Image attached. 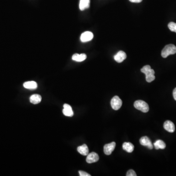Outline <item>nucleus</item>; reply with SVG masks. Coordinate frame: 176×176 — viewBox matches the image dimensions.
I'll return each instance as SVG.
<instances>
[{
  "mask_svg": "<svg viewBox=\"0 0 176 176\" xmlns=\"http://www.w3.org/2000/svg\"><path fill=\"white\" fill-rule=\"evenodd\" d=\"M79 175L80 176H90L91 175L90 174H88L86 172L83 171H79Z\"/></svg>",
  "mask_w": 176,
  "mask_h": 176,
  "instance_id": "nucleus-21",
  "label": "nucleus"
},
{
  "mask_svg": "<svg viewBox=\"0 0 176 176\" xmlns=\"http://www.w3.org/2000/svg\"><path fill=\"white\" fill-rule=\"evenodd\" d=\"M90 6V0H80L79 8L81 11L89 8Z\"/></svg>",
  "mask_w": 176,
  "mask_h": 176,
  "instance_id": "nucleus-14",
  "label": "nucleus"
},
{
  "mask_svg": "<svg viewBox=\"0 0 176 176\" xmlns=\"http://www.w3.org/2000/svg\"><path fill=\"white\" fill-rule=\"evenodd\" d=\"M64 109L63 110V114L67 117H72L73 116V112L72 108L69 104H65L63 106Z\"/></svg>",
  "mask_w": 176,
  "mask_h": 176,
  "instance_id": "nucleus-9",
  "label": "nucleus"
},
{
  "mask_svg": "<svg viewBox=\"0 0 176 176\" xmlns=\"http://www.w3.org/2000/svg\"><path fill=\"white\" fill-rule=\"evenodd\" d=\"M41 96L37 94L33 95L30 97V102L33 104H38L41 101Z\"/></svg>",
  "mask_w": 176,
  "mask_h": 176,
  "instance_id": "nucleus-16",
  "label": "nucleus"
},
{
  "mask_svg": "<svg viewBox=\"0 0 176 176\" xmlns=\"http://www.w3.org/2000/svg\"><path fill=\"white\" fill-rule=\"evenodd\" d=\"M123 149L128 153H132L134 151V146L131 142H124L123 145Z\"/></svg>",
  "mask_w": 176,
  "mask_h": 176,
  "instance_id": "nucleus-17",
  "label": "nucleus"
},
{
  "mask_svg": "<svg viewBox=\"0 0 176 176\" xmlns=\"http://www.w3.org/2000/svg\"><path fill=\"white\" fill-rule=\"evenodd\" d=\"M173 97H174L175 100L176 101V88H175V89H174V90H173Z\"/></svg>",
  "mask_w": 176,
  "mask_h": 176,
  "instance_id": "nucleus-23",
  "label": "nucleus"
},
{
  "mask_svg": "<svg viewBox=\"0 0 176 176\" xmlns=\"http://www.w3.org/2000/svg\"><path fill=\"white\" fill-rule=\"evenodd\" d=\"M141 72L146 76V80L147 82L150 83L155 79L154 70L151 69L149 65L145 66L141 69Z\"/></svg>",
  "mask_w": 176,
  "mask_h": 176,
  "instance_id": "nucleus-1",
  "label": "nucleus"
},
{
  "mask_svg": "<svg viewBox=\"0 0 176 176\" xmlns=\"http://www.w3.org/2000/svg\"><path fill=\"white\" fill-rule=\"evenodd\" d=\"M23 86L25 89L33 90L36 89L37 88V84L35 81H28V82H25Z\"/></svg>",
  "mask_w": 176,
  "mask_h": 176,
  "instance_id": "nucleus-12",
  "label": "nucleus"
},
{
  "mask_svg": "<svg viewBox=\"0 0 176 176\" xmlns=\"http://www.w3.org/2000/svg\"><path fill=\"white\" fill-rule=\"evenodd\" d=\"M176 53V47L173 44L166 45L162 49L161 56L163 58H166L169 55L174 54Z\"/></svg>",
  "mask_w": 176,
  "mask_h": 176,
  "instance_id": "nucleus-2",
  "label": "nucleus"
},
{
  "mask_svg": "<svg viewBox=\"0 0 176 176\" xmlns=\"http://www.w3.org/2000/svg\"><path fill=\"white\" fill-rule=\"evenodd\" d=\"M129 1L131 2H136V3H139L142 1V0H129Z\"/></svg>",
  "mask_w": 176,
  "mask_h": 176,
  "instance_id": "nucleus-22",
  "label": "nucleus"
},
{
  "mask_svg": "<svg viewBox=\"0 0 176 176\" xmlns=\"http://www.w3.org/2000/svg\"><path fill=\"white\" fill-rule=\"evenodd\" d=\"M168 28L171 31L176 32V23L174 22H170L168 25Z\"/></svg>",
  "mask_w": 176,
  "mask_h": 176,
  "instance_id": "nucleus-19",
  "label": "nucleus"
},
{
  "mask_svg": "<svg viewBox=\"0 0 176 176\" xmlns=\"http://www.w3.org/2000/svg\"><path fill=\"white\" fill-rule=\"evenodd\" d=\"M116 143L115 142L105 144L104 146V152L107 155H110L112 153L116 147Z\"/></svg>",
  "mask_w": 176,
  "mask_h": 176,
  "instance_id": "nucleus-5",
  "label": "nucleus"
},
{
  "mask_svg": "<svg viewBox=\"0 0 176 176\" xmlns=\"http://www.w3.org/2000/svg\"><path fill=\"white\" fill-rule=\"evenodd\" d=\"M164 127L166 130L169 132L170 133H173L175 131V125L170 120H167L165 122Z\"/></svg>",
  "mask_w": 176,
  "mask_h": 176,
  "instance_id": "nucleus-11",
  "label": "nucleus"
},
{
  "mask_svg": "<svg viewBox=\"0 0 176 176\" xmlns=\"http://www.w3.org/2000/svg\"><path fill=\"white\" fill-rule=\"evenodd\" d=\"M140 143L144 146H146L149 149H152L153 146L152 142L147 137H143L140 139Z\"/></svg>",
  "mask_w": 176,
  "mask_h": 176,
  "instance_id": "nucleus-8",
  "label": "nucleus"
},
{
  "mask_svg": "<svg viewBox=\"0 0 176 176\" xmlns=\"http://www.w3.org/2000/svg\"><path fill=\"white\" fill-rule=\"evenodd\" d=\"M126 176H136L137 174L133 170H130L128 171L127 172V174H126Z\"/></svg>",
  "mask_w": 176,
  "mask_h": 176,
  "instance_id": "nucleus-20",
  "label": "nucleus"
},
{
  "mask_svg": "<svg viewBox=\"0 0 176 176\" xmlns=\"http://www.w3.org/2000/svg\"><path fill=\"white\" fill-rule=\"evenodd\" d=\"M94 38V35L90 31H85L81 35L80 40L82 42H87L92 40Z\"/></svg>",
  "mask_w": 176,
  "mask_h": 176,
  "instance_id": "nucleus-7",
  "label": "nucleus"
},
{
  "mask_svg": "<svg viewBox=\"0 0 176 176\" xmlns=\"http://www.w3.org/2000/svg\"><path fill=\"white\" fill-rule=\"evenodd\" d=\"M134 107L135 108L143 113L148 112L149 110V107L147 103L144 101L141 100H138L135 101L134 103Z\"/></svg>",
  "mask_w": 176,
  "mask_h": 176,
  "instance_id": "nucleus-3",
  "label": "nucleus"
},
{
  "mask_svg": "<svg viewBox=\"0 0 176 176\" xmlns=\"http://www.w3.org/2000/svg\"><path fill=\"white\" fill-rule=\"evenodd\" d=\"M126 54L123 51H119L114 56V59L118 63L123 62L126 58Z\"/></svg>",
  "mask_w": 176,
  "mask_h": 176,
  "instance_id": "nucleus-10",
  "label": "nucleus"
},
{
  "mask_svg": "<svg viewBox=\"0 0 176 176\" xmlns=\"http://www.w3.org/2000/svg\"><path fill=\"white\" fill-rule=\"evenodd\" d=\"M99 155L95 152H92L87 155L86 158V161L88 164H92L94 162H96L99 161Z\"/></svg>",
  "mask_w": 176,
  "mask_h": 176,
  "instance_id": "nucleus-6",
  "label": "nucleus"
},
{
  "mask_svg": "<svg viewBox=\"0 0 176 176\" xmlns=\"http://www.w3.org/2000/svg\"><path fill=\"white\" fill-rule=\"evenodd\" d=\"M111 106L114 110H119L123 105V101L118 96H115L112 99L111 101Z\"/></svg>",
  "mask_w": 176,
  "mask_h": 176,
  "instance_id": "nucleus-4",
  "label": "nucleus"
},
{
  "mask_svg": "<svg viewBox=\"0 0 176 176\" xmlns=\"http://www.w3.org/2000/svg\"><path fill=\"white\" fill-rule=\"evenodd\" d=\"M77 151L82 155H87L89 154V149L86 144L78 147Z\"/></svg>",
  "mask_w": 176,
  "mask_h": 176,
  "instance_id": "nucleus-15",
  "label": "nucleus"
},
{
  "mask_svg": "<svg viewBox=\"0 0 176 176\" xmlns=\"http://www.w3.org/2000/svg\"><path fill=\"white\" fill-rule=\"evenodd\" d=\"M154 145L155 149L157 150L164 149L166 147V144L164 142L160 140H157L156 141H155V142L154 143Z\"/></svg>",
  "mask_w": 176,
  "mask_h": 176,
  "instance_id": "nucleus-18",
  "label": "nucleus"
},
{
  "mask_svg": "<svg viewBox=\"0 0 176 176\" xmlns=\"http://www.w3.org/2000/svg\"><path fill=\"white\" fill-rule=\"evenodd\" d=\"M87 58V55L84 53H76L72 55V59L76 62H82Z\"/></svg>",
  "mask_w": 176,
  "mask_h": 176,
  "instance_id": "nucleus-13",
  "label": "nucleus"
}]
</instances>
